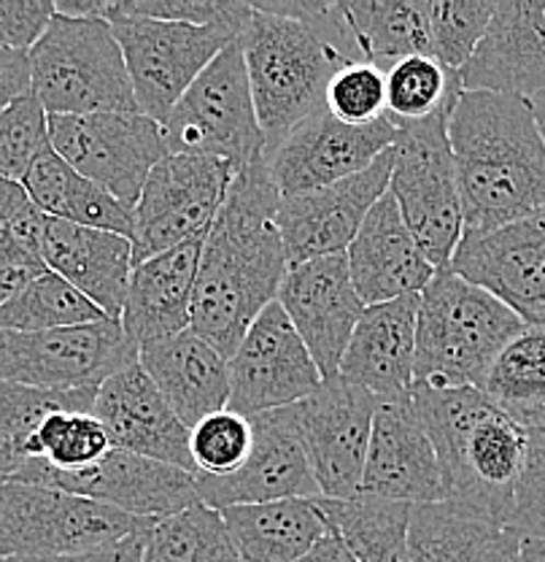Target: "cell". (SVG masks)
<instances>
[{"mask_svg":"<svg viewBox=\"0 0 545 562\" xmlns=\"http://www.w3.org/2000/svg\"><path fill=\"white\" fill-rule=\"evenodd\" d=\"M484 395L521 427L545 422V325H526L500 351L486 376Z\"/></svg>","mask_w":545,"mask_h":562,"instance_id":"cell-35","label":"cell"},{"mask_svg":"<svg viewBox=\"0 0 545 562\" xmlns=\"http://www.w3.org/2000/svg\"><path fill=\"white\" fill-rule=\"evenodd\" d=\"M140 554H144V532L105 543V547L87 549V552L52 554V558H5L0 562H140Z\"/></svg>","mask_w":545,"mask_h":562,"instance_id":"cell-48","label":"cell"},{"mask_svg":"<svg viewBox=\"0 0 545 562\" xmlns=\"http://www.w3.org/2000/svg\"><path fill=\"white\" fill-rule=\"evenodd\" d=\"M449 140L465 233L495 231L545 206V138L530 101L465 90L451 109Z\"/></svg>","mask_w":545,"mask_h":562,"instance_id":"cell-3","label":"cell"},{"mask_svg":"<svg viewBox=\"0 0 545 562\" xmlns=\"http://www.w3.org/2000/svg\"><path fill=\"white\" fill-rule=\"evenodd\" d=\"M98 390L49 392L0 382V484L14 482L33 460L31 441L38 425L55 412H92Z\"/></svg>","mask_w":545,"mask_h":562,"instance_id":"cell-36","label":"cell"},{"mask_svg":"<svg viewBox=\"0 0 545 562\" xmlns=\"http://www.w3.org/2000/svg\"><path fill=\"white\" fill-rule=\"evenodd\" d=\"M49 114L33 92L16 98L0 114V176L22 181L35 157L49 149Z\"/></svg>","mask_w":545,"mask_h":562,"instance_id":"cell-43","label":"cell"},{"mask_svg":"<svg viewBox=\"0 0 545 562\" xmlns=\"http://www.w3.org/2000/svg\"><path fill=\"white\" fill-rule=\"evenodd\" d=\"M500 530L506 527L467 503H419L410 506L408 562H480Z\"/></svg>","mask_w":545,"mask_h":562,"instance_id":"cell-33","label":"cell"},{"mask_svg":"<svg viewBox=\"0 0 545 562\" xmlns=\"http://www.w3.org/2000/svg\"><path fill=\"white\" fill-rule=\"evenodd\" d=\"M240 46L265 155L325 109L327 85L338 70L362 63L341 3L332 0H254Z\"/></svg>","mask_w":545,"mask_h":562,"instance_id":"cell-2","label":"cell"},{"mask_svg":"<svg viewBox=\"0 0 545 562\" xmlns=\"http://www.w3.org/2000/svg\"><path fill=\"white\" fill-rule=\"evenodd\" d=\"M526 327L500 297L451 271L419 295L413 384L484 390L500 351Z\"/></svg>","mask_w":545,"mask_h":562,"instance_id":"cell-5","label":"cell"},{"mask_svg":"<svg viewBox=\"0 0 545 562\" xmlns=\"http://www.w3.org/2000/svg\"><path fill=\"white\" fill-rule=\"evenodd\" d=\"M46 214L31 206L0 227V271H46L41 257Z\"/></svg>","mask_w":545,"mask_h":562,"instance_id":"cell-46","label":"cell"},{"mask_svg":"<svg viewBox=\"0 0 545 562\" xmlns=\"http://www.w3.org/2000/svg\"><path fill=\"white\" fill-rule=\"evenodd\" d=\"M155 522L41 484H0V560L87 552L146 532Z\"/></svg>","mask_w":545,"mask_h":562,"instance_id":"cell-9","label":"cell"},{"mask_svg":"<svg viewBox=\"0 0 545 562\" xmlns=\"http://www.w3.org/2000/svg\"><path fill=\"white\" fill-rule=\"evenodd\" d=\"M41 257L52 273L90 297L109 319L120 322L133 273L130 238L46 216Z\"/></svg>","mask_w":545,"mask_h":562,"instance_id":"cell-27","label":"cell"},{"mask_svg":"<svg viewBox=\"0 0 545 562\" xmlns=\"http://www.w3.org/2000/svg\"><path fill=\"white\" fill-rule=\"evenodd\" d=\"M397 140V125L384 116L373 125H345L327 109L303 120L265 155L275 190H319L371 168Z\"/></svg>","mask_w":545,"mask_h":562,"instance_id":"cell-19","label":"cell"},{"mask_svg":"<svg viewBox=\"0 0 545 562\" xmlns=\"http://www.w3.org/2000/svg\"><path fill=\"white\" fill-rule=\"evenodd\" d=\"M316 506L356 562H408V503L356 495L351 501L316 497Z\"/></svg>","mask_w":545,"mask_h":562,"instance_id":"cell-34","label":"cell"},{"mask_svg":"<svg viewBox=\"0 0 545 562\" xmlns=\"http://www.w3.org/2000/svg\"><path fill=\"white\" fill-rule=\"evenodd\" d=\"M238 168L222 157L166 155L133 209V268L175 246L205 238Z\"/></svg>","mask_w":545,"mask_h":562,"instance_id":"cell-11","label":"cell"},{"mask_svg":"<svg viewBox=\"0 0 545 562\" xmlns=\"http://www.w3.org/2000/svg\"><path fill=\"white\" fill-rule=\"evenodd\" d=\"M360 495L408 506L445 501L441 462L410 397L375 408Z\"/></svg>","mask_w":545,"mask_h":562,"instance_id":"cell-22","label":"cell"},{"mask_svg":"<svg viewBox=\"0 0 545 562\" xmlns=\"http://www.w3.org/2000/svg\"><path fill=\"white\" fill-rule=\"evenodd\" d=\"M480 562H521V538L513 530H500Z\"/></svg>","mask_w":545,"mask_h":562,"instance_id":"cell-51","label":"cell"},{"mask_svg":"<svg viewBox=\"0 0 545 562\" xmlns=\"http://www.w3.org/2000/svg\"><path fill=\"white\" fill-rule=\"evenodd\" d=\"M240 562H297L330 532L316 497L222 508Z\"/></svg>","mask_w":545,"mask_h":562,"instance_id":"cell-30","label":"cell"},{"mask_svg":"<svg viewBox=\"0 0 545 562\" xmlns=\"http://www.w3.org/2000/svg\"><path fill=\"white\" fill-rule=\"evenodd\" d=\"M530 103H532V111H535V120H537V125H541V133L545 138V95L532 98Z\"/></svg>","mask_w":545,"mask_h":562,"instance_id":"cell-55","label":"cell"},{"mask_svg":"<svg viewBox=\"0 0 545 562\" xmlns=\"http://www.w3.org/2000/svg\"><path fill=\"white\" fill-rule=\"evenodd\" d=\"M227 366H230L227 408L243 417L295 406L325 384L300 333L295 330L279 301H273L251 322Z\"/></svg>","mask_w":545,"mask_h":562,"instance_id":"cell-16","label":"cell"},{"mask_svg":"<svg viewBox=\"0 0 545 562\" xmlns=\"http://www.w3.org/2000/svg\"><path fill=\"white\" fill-rule=\"evenodd\" d=\"M140 562H240L225 519L205 503L157 519L144 532Z\"/></svg>","mask_w":545,"mask_h":562,"instance_id":"cell-38","label":"cell"},{"mask_svg":"<svg viewBox=\"0 0 545 562\" xmlns=\"http://www.w3.org/2000/svg\"><path fill=\"white\" fill-rule=\"evenodd\" d=\"M14 482L90 497L138 519L171 517L201 503L195 473L122 449H111L101 462L81 471H57L49 462L31 460Z\"/></svg>","mask_w":545,"mask_h":562,"instance_id":"cell-15","label":"cell"},{"mask_svg":"<svg viewBox=\"0 0 545 562\" xmlns=\"http://www.w3.org/2000/svg\"><path fill=\"white\" fill-rule=\"evenodd\" d=\"M462 90L532 101L545 95V0H502L462 68Z\"/></svg>","mask_w":545,"mask_h":562,"instance_id":"cell-24","label":"cell"},{"mask_svg":"<svg viewBox=\"0 0 545 562\" xmlns=\"http://www.w3.org/2000/svg\"><path fill=\"white\" fill-rule=\"evenodd\" d=\"M138 366L149 373L157 390L171 403L175 417L190 430L208 414L227 408L230 401L227 357L195 330L144 344L138 349Z\"/></svg>","mask_w":545,"mask_h":562,"instance_id":"cell-29","label":"cell"},{"mask_svg":"<svg viewBox=\"0 0 545 562\" xmlns=\"http://www.w3.org/2000/svg\"><path fill=\"white\" fill-rule=\"evenodd\" d=\"M375 408L378 397L341 376L327 379L306 401L284 408L327 501L360 495Z\"/></svg>","mask_w":545,"mask_h":562,"instance_id":"cell-14","label":"cell"},{"mask_svg":"<svg viewBox=\"0 0 545 562\" xmlns=\"http://www.w3.org/2000/svg\"><path fill=\"white\" fill-rule=\"evenodd\" d=\"M31 206L33 203H31V198H27L22 181L0 176V227L9 225V222H14L22 211H27Z\"/></svg>","mask_w":545,"mask_h":562,"instance_id":"cell-50","label":"cell"},{"mask_svg":"<svg viewBox=\"0 0 545 562\" xmlns=\"http://www.w3.org/2000/svg\"><path fill=\"white\" fill-rule=\"evenodd\" d=\"M27 198L38 211L55 220L73 222L81 227L133 236V209L116 201L103 187L92 184L57 155L55 149H44L22 176Z\"/></svg>","mask_w":545,"mask_h":562,"instance_id":"cell-31","label":"cell"},{"mask_svg":"<svg viewBox=\"0 0 545 562\" xmlns=\"http://www.w3.org/2000/svg\"><path fill=\"white\" fill-rule=\"evenodd\" d=\"M275 301L300 333L321 379H336L365 303L356 295L345 255L289 266Z\"/></svg>","mask_w":545,"mask_h":562,"instance_id":"cell-20","label":"cell"},{"mask_svg":"<svg viewBox=\"0 0 545 562\" xmlns=\"http://www.w3.org/2000/svg\"><path fill=\"white\" fill-rule=\"evenodd\" d=\"M338 547H341V538L330 530L314 549H310L308 554H303L297 562H332L338 554Z\"/></svg>","mask_w":545,"mask_h":562,"instance_id":"cell-52","label":"cell"},{"mask_svg":"<svg viewBox=\"0 0 545 562\" xmlns=\"http://www.w3.org/2000/svg\"><path fill=\"white\" fill-rule=\"evenodd\" d=\"M105 319L109 316L90 297L81 295L76 286L52 273L49 268L35 273L0 306V330L16 333L60 330V327L95 325Z\"/></svg>","mask_w":545,"mask_h":562,"instance_id":"cell-37","label":"cell"},{"mask_svg":"<svg viewBox=\"0 0 545 562\" xmlns=\"http://www.w3.org/2000/svg\"><path fill=\"white\" fill-rule=\"evenodd\" d=\"M254 427V447L249 460L230 476H195L201 503L214 512L230 506L321 497L300 438L284 417V408L249 417Z\"/></svg>","mask_w":545,"mask_h":562,"instance_id":"cell-21","label":"cell"},{"mask_svg":"<svg viewBox=\"0 0 545 562\" xmlns=\"http://www.w3.org/2000/svg\"><path fill=\"white\" fill-rule=\"evenodd\" d=\"M279 198L265 157L240 168L203 238L190 330L227 360L251 322L279 297L289 271L275 227Z\"/></svg>","mask_w":545,"mask_h":562,"instance_id":"cell-1","label":"cell"},{"mask_svg":"<svg viewBox=\"0 0 545 562\" xmlns=\"http://www.w3.org/2000/svg\"><path fill=\"white\" fill-rule=\"evenodd\" d=\"M55 16L49 0H0V49L31 52Z\"/></svg>","mask_w":545,"mask_h":562,"instance_id":"cell-47","label":"cell"},{"mask_svg":"<svg viewBox=\"0 0 545 562\" xmlns=\"http://www.w3.org/2000/svg\"><path fill=\"white\" fill-rule=\"evenodd\" d=\"M424 5L432 57L443 68L462 74L484 38L497 3L491 0H424Z\"/></svg>","mask_w":545,"mask_h":562,"instance_id":"cell-41","label":"cell"},{"mask_svg":"<svg viewBox=\"0 0 545 562\" xmlns=\"http://www.w3.org/2000/svg\"><path fill=\"white\" fill-rule=\"evenodd\" d=\"M168 155L222 157L246 168L265 157V133L257 120L240 41L214 57L162 122Z\"/></svg>","mask_w":545,"mask_h":562,"instance_id":"cell-8","label":"cell"},{"mask_svg":"<svg viewBox=\"0 0 545 562\" xmlns=\"http://www.w3.org/2000/svg\"><path fill=\"white\" fill-rule=\"evenodd\" d=\"M109 25L125 55L138 111L157 125L171 116L173 105L214 57L243 35L232 25L201 27L127 14L114 16Z\"/></svg>","mask_w":545,"mask_h":562,"instance_id":"cell-10","label":"cell"},{"mask_svg":"<svg viewBox=\"0 0 545 562\" xmlns=\"http://www.w3.org/2000/svg\"><path fill=\"white\" fill-rule=\"evenodd\" d=\"M410 403L435 447L445 501L480 508L508 527L530 430L506 417L478 386L413 384Z\"/></svg>","mask_w":545,"mask_h":562,"instance_id":"cell-4","label":"cell"},{"mask_svg":"<svg viewBox=\"0 0 545 562\" xmlns=\"http://www.w3.org/2000/svg\"><path fill=\"white\" fill-rule=\"evenodd\" d=\"M345 260L356 295L365 306L421 295L438 273L408 231L389 190L367 211L360 233L345 249Z\"/></svg>","mask_w":545,"mask_h":562,"instance_id":"cell-25","label":"cell"},{"mask_svg":"<svg viewBox=\"0 0 545 562\" xmlns=\"http://www.w3.org/2000/svg\"><path fill=\"white\" fill-rule=\"evenodd\" d=\"M521 562H545V538H521Z\"/></svg>","mask_w":545,"mask_h":562,"instance_id":"cell-54","label":"cell"},{"mask_svg":"<svg viewBox=\"0 0 545 562\" xmlns=\"http://www.w3.org/2000/svg\"><path fill=\"white\" fill-rule=\"evenodd\" d=\"M49 144L76 173L136 209L151 168L168 155L162 125L140 111L49 116Z\"/></svg>","mask_w":545,"mask_h":562,"instance_id":"cell-13","label":"cell"},{"mask_svg":"<svg viewBox=\"0 0 545 562\" xmlns=\"http://www.w3.org/2000/svg\"><path fill=\"white\" fill-rule=\"evenodd\" d=\"M254 447V427L243 414L222 408L190 430V454L197 476H230Z\"/></svg>","mask_w":545,"mask_h":562,"instance_id":"cell-42","label":"cell"},{"mask_svg":"<svg viewBox=\"0 0 545 562\" xmlns=\"http://www.w3.org/2000/svg\"><path fill=\"white\" fill-rule=\"evenodd\" d=\"M506 530L519 538H545V422L530 427V447Z\"/></svg>","mask_w":545,"mask_h":562,"instance_id":"cell-45","label":"cell"},{"mask_svg":"<svg viewBox=\"0 0 545 562\" xmlns=\"http://www.w3.org/2000/svg\"><path fill=\"white\" fill-rule=\"evenodd\" d=\"M92 414L103 422L114 449L168 462L197 476L190 454V427L175 417L171 403L138 362L98 386Z\"/></svg>","mask_w":545,"mask_h":562,"instance_id":"cell-23","label":"cell"},{"mask_svg":"<svg viewBox=\"0 0 545 562\" xmlns=\"http://www.w3.org/2000/svg\"><path fill=\"white\" fill-rule=\"evenodd\" d=\"M391 166H395V149H386L362 173L319 190L281 195L275 209V227L284 241L289 266H300L316 257L345 255L367 211L389 190Z\"/></svg>","mask_w":545,"mask_h":562,"instance_id":"cell-17","label":"cell"},{"mask_svg":"<svg viewBox=\"0 0 545 562\" xmlns=\"http://www.w3.org/2000/svg\"><path fill=\"white\" fill-rule=\"evenodd\" d=\"M38 271H0V306L20 290L22 284H27Z\"/></svg>","mask_w":545,"mask_h":562,"instance_id":"cell-53","label":"cell"},{"mask_svg":"<svg viewBox=\"0 0 545 562\" xmlns=\"http://www.w3.org/2000/svg\"><path fill=\"white\" fill-rule=\"evenodd\" d=\"M332 562H356V558H354V554L349 552V549H345V543L341 541V547H338L336 560H332Z\"/></svg>","mask_w":545,"mask_h":562,"instance_id":"cell-56","label":"cell"},{"mask_svg":"<svg viewBox=\"0 0 545 562\" xmlns=\"http://www.w3.org/2000/svg\"><path fill=\"white\" fill-rule=\"evenodd\" d=\"M341 14L362 63L386 70L402 57H432L424 0H349Z\"/></svg>","mask_w":545,"mask_h":562,"instance_id":"cell-32","label":"cell"},{"mask_svg":"<svg viewBox=\"0 0 545 562\" xmlns=\"http://www.w3.org/2000/svg\"><path fill=\"white\" fill-rule=\"evenodd\" d=\"M386 74V116L400 125H413L454 109L462 95V76L443 68L430 55H410L391 63Z\"/></svg>","mask_w":545,"mask_h":562,"instance_id":"cell-39","label":"cell"},{"mask_svg":"<svg viewBox=\"0 0 545 562\" xmlns=\"http://www.w3.org/2000/svg\"><path fill=\"white\" fill-rule=\"evenodd\" d=\"M31 92V60L27 52L0 49V114L9 109L16 98Z\"/></svg>","mask_w":545,"mask_h":562,"instance_id":"cell-49","label":"cell"},{"mask_svg":"<svg viewBox=\"0 0 545 562\" xmlns=\"http://www.w3.org/2000/svg\"><path fill=\"white\" fill-rule=\"evenodd\" d=\"M27 60L31 92L49 116L138 111L125 55L109 22L73 20L55 11Z\"/></svg>","mask_w":545,"mask_h":562,"instance_id":"cell-6","label":"cell"},{"mask_svg":"<svg viewBox=\"0 0 545 562\" xmlns=\"http://www.w3.org/2000/svg\"><path fill=\"white\" fill-rule=\"evenodd\" d=\"M201 249L195 238L133 268L120 325L138 349L190 330Z\"/></svg>","mask_w":545,"mask_h":562,"instance_id":"cell-28","label":"cell"},{"mask_svg":"<svg viewBox=\"0 0 545 562\" xmlns=\"http://www.w3.org/2000/svg\"><path fill=\"white\" fill-rule=\"evenodd\" d=\"M325 109L345 125H373L386 116V74L373 63H349L330 79Z\"/></svg>","mask_w":545,"mask_h":562,"instance_id":"cell-44","label":"cell"},{"mask_svg":"<svg viewBox=\"0 0 545 562\" xmlns=\"http://www.w3.org/2000/svg\"><path fill=\"white\" fill-rule=\"evenodd\" d=\"M445 271L500 297L526 325H545V206L486 233H465Z\"/></svg>","mask_w":545,"mask_h":562,"instance_id":"cell-18","label":"cell"},{"mask_svg":"<svg viewBox=\"0 0 545 562\" xmlns=\"http://www.w3.org/2000/svg\"><path fill=\"white\" fill-rule=\"evenodd\" d=\"M114 449L109 430L92 412H55L35 430L31 441L33 460L49 462L57 471H81Z\"/></svg>","mask_w":545,"mask_h":562,"instance_id":"cell-40","label":"cell"},{"mask_svg":"<svg viewBox=\"0 0 545 562\" xmlns=\"http://www.w3.org/2000/svg\"><path fill=\"white\" fill-rule=\"evenodd\" d=\"M419 295L365 306L345 347L338 376L384 401H402L413 390Z\"/></svg>","mask_w":545,"mask_h":562,"instance_id":"cell-26","label":"cell"},{"mask_svg":"<svg viewBox=\"0 0 545 562\" xmlns=\"http://www.w3.org/2000/svg\"><path fill=\"white\" fill-rule=\"evenodd\" d=\"M451 109L397 127L389 192L435 271H445L465 233L459 181L449 140Z\"/></svg>","mask_w":545,"mask_h":562,"instance_id":"cell-7","label":"cell"},{"mask_svg":"<svg viewBox=\"0 0 545 562\" xmlns=\"http://www.w3.org/2000/svg\"><path fill=\"white\" fill-rule=\"evenodd\" d=\"M138 362V347L116 319L60 330H0V382L33 390H98Z\"/></svg>","mask_w":545,"mask_h":562,"instance_id":"cell-12","label":"cell"}]
</instances>
